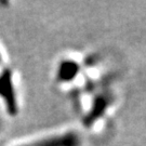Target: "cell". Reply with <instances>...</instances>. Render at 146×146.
I'll list each match as a JSON object with an SVG mask.
<instances>
[{
  "instance_id": "1",
  "label": "cell",
  "mask_w": 146,
  "mask_h": 146,
  "mask_svg": "<svg viewBox=\"0 0 146 146\" xmlns=\"http://www.w3.org/2000/svg\"><path fill=\"white\" fill-rule=\"evenodd\" d=\"M0 95L5 101L10 114H16V100L13 84L10 73L7 70L0 76Z\"/></svg>"
},
{
  "instance_id": "4",
  "label": "cell",
  "mask_w": 146,
  "mask_h": 146,
  "mask_svg": "<svg viewBox=\"0 0 146 146\" xmlns=\"http://www.w3.org/2000/svg\"><path fill=\"white\" fill-rule=\"evenodd\" d=\"M78 65L72 61L63 62L58 69V78L62 81H69L78 73Z\"/></svg>"
},
{
  "instance_id": "3",
  "label": "cell",
  "mask_w": 146,
  "mask_h": 146,
  "mask_svg": "<svg viewBox=\"0 0 146 146\" xmlns=\"http://www.w3.org/2000/svg\"><path fill=\"white\" fill-rule=\"evenodd\" d=\"M107 105H108V101L105 99L104 96H101V98L95 100L92 110H90L88 116L84 118V123L87 125H91L92 122H94V120H96L100 116L103 115V113L106 110Z\"/></svg>"
},
{
  "instance_id": "2",
  "label": "cell",
  "mask_w": 146,
  "mask_h": 146,
  "mask_svg": "<svg viewBox=\"0 0 146 146\" xmlns=\"http://www.w3.org/2000/svg\"><path fill=\"white\" fill-rule=\"evenodd\" d=\"M80 145V139L77 134L73 132L65 133L63 135L55 136L52 139H47L42 141L31 143L29 145L25 146H79Z\"/></svg>"
},
{
  "instance_id": "5",
  "label": "cell",
  "mask_w": 146,
  "mask_h": 146,
  "mask_svg": "<svg viewBox=\"0 0 146 146\" xmlns=\"http://www.w3.org/2000/svg\"><path fill=\"white\" fill-rule=\"evenodd\" d=\"M0 129H1V122H0Z\"/></svg>"
}]
</instances>
